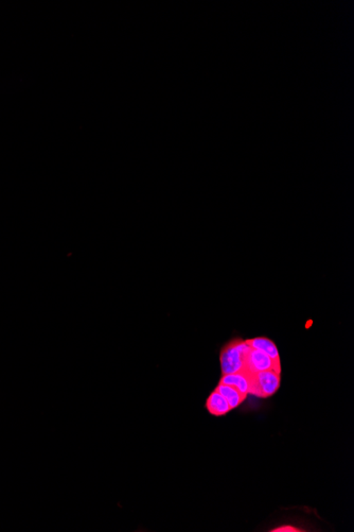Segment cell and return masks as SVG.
Segmentation results:
<instances>
[{
    "mask_svg": "<svg viewBox=\"0 0 354 532\" xmlns=\"http://www.w3.org/2000/svg\"><path fill=\"white\" fill-rule=\"evenodd\" d=\"M215 391L219 392L222 397L228 402L230 408L231 409H236L239 407L244 401H245L247 395L241 393L237 388L233 387V386L223 385L220 384L218 387L215 388Z\"/></svg>",
    "mask_w": 354,
    "mask_h": 532,
    "instance_id": "obj_7",
    "label": "cell"
},
{
    "mask_svg": "<svg viewBox=\"0 0 354 532\" xmlns=\"http://www.w3.org/2000/svg\"><path fill=\"white\" fill-rule=\"evenodd\" d=\"M206 408H207L210 415H215V417H223L233 410L230 408L228 402L215 390L208 397L207 402H206Z\"/></svg>",
    "mask_w": 354,
    "mask_h": 532,
    "instance_id": "obj_4",
    "label": "cell"
},
{
    "mask_svg": "<svg viewBox=\"0 0 354 532\" xmlns=\"http://www.w3.org/2000/svg\"><path fill=\"white\" fill-rule=\"evenodd\" d=\"M220 384L233 386V387L237 388L241 393L245 394V395H249V374L246 373L245 371L222 375L221 379H220Z\"/></svg>",
    "mask_w": 354,
    "mask_h": 532,
    "instance_id": "obj_5",
    "label": "cell"
},
{
    "mask_svg": "<svg viewBox=\"0 0 354 532\" xmlns=\"http://www.w3.org/2000/svg\"><path fill=\"white\" fill-rule=\"evenodd\" d=\"M267 370H274L281 374V363H276L269 355L259 350L251 349V351L246 354L243 371L249 374H255Z\"/></svg>",
    "mask_w": 354,
    "mask_h": 532,
    "instance_id": "obj_3",
    "label": "cell"
},
{
    "mask_svg": "<svg viewBox=\"0 0 354 532\" xmlns=\"http://www.w3.org/2000/svg\"><path fill=\"white\" fill-rule=\"evenodd\" d=\"M251 347L246 340H235L228 343L220 355L222 374H233L244 370V359Z\"/></svg>",
    "mask_w": 354,
    "mask_h": 532,
    "instance_id": "obj_1",
    "label": "cell"
},
{
    "mask_svg": "<svg viewBox=\"0 0 354 532\" xmlns=\"http://www.w3.org/2000/svg\"><path fill=\"white\" fill-rule=\"evenodd\" d=\"M273 532H299L301 530L298 528L293 527V526H281V527L276 528V529L271 530Z\"/></svg>",
    "mask_w": 354,
    "mask_h": 532,
    "instance_id": "obj_8",
    "label": "cell"
},
{
    "mask_svg": "<svg viewBox=\"0 0 354 532\" xmlns=\"http://www.w3.org/2000/svg\"><path fill=\"white\" fill-rule=\"evenodd\" d=\"M247 373V372H246ZM281 384L280 373L274 370L249 374V392L256 397L267 399L273 397L279 390Z\"/></svg>",
    "mask_w": 354,
    "mask_h": 532,
    "instance_id": "obj_2",
    "label": "cell"
},
{
    "mask_svg": "<svg viewBox=\"0 0 354 532\" xmlns=\"http://www.w3.org/2000/svg\"><path fill=\"white\" fill-rule=\"evenodd\" d=\"M246 341L251 349L259 350V351L269 355L276 363H280L279 352H278L277 347L269 338H253V339L246 340Z\"/></svg>",
    "mask_w": 354,
    "mask_h": 532,
    "instance_id": "obj_6",
    "label": "cell"
}]
</instances>
